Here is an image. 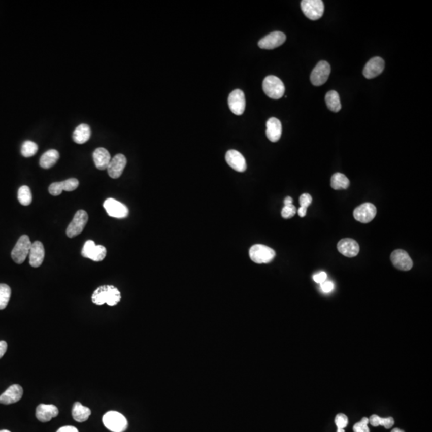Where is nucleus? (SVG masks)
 Masks as SVG:
<instances>
[{
  "label": "nucleus",
  "mask_w": 432,
  "mask_h": 432,
  "mask_svg": "<svg viewBox=\"0 0 432 432\" xmlns=\"http://www.w3.org/2000/svg\"><path fill=\"white\" fill-rule=\"evenodd\" d=\"M91 300L96 305L107 304L109 306H115L120 301L121 294L114 286H101L94 291Z\"/></svg>",
  "instance_id": "f257e3e1"
},
{
  "label": "nucleus",
  "mask_w": 432,
  "mask_h": 432,
  "mask_svg": "<svg viewBox=\"0 0 432 432\" xmlns=\"http://www.w3.org/2000/svg\"><path fill=\"white\" fill-rule=\"evenodd\" d=\"M262 90L269 98L279 99L285 93V87L277 76H268L262 82Z\"/></svg>",
  "instance_id": "f03ea898"
},
{
  "label": "nucleus",
  "mask_w": 432,
  "mask_h": 432,
  "mask_svg": "<svg viewBox=\"0 0 432 432\" xmlns=\"http://www.w3.org/2000/svg\"><path fill=\"white\" fill-rule=\"evenodd\" d=\"M103 423L108 430L112 432H123L127 428L128 423L124 415L117 412H107L103 417Z\"/></svg>",
  "instance_id": "7ed1b4c3"
},
{
  "label": "nucleus",
  "mask_w": 432,
  "mask_h": 432,
  "mask_svg": "<svg viewBox=\"0 0 432 432\" xmlns=\"http://www.w3.org/2000/svg\"><path fill=\"white\" fill-rule=\"evenodd\" d=\"M276 251L271 247L262 244H255L249 251L250 258L253 262L258 264L272 262L276 257Z\"/></svg>",
  "instance_id": "20e7f679"
},
{
  "label": "nucleus",
  "mask_w": 432,
  "mask_h": 432,
  "mask_svg": "<svg viewBox=\"0 0 432 432\" xmlns=\"http://www.w3.org/2000/svg\"><path fill=\"white\" fill-rule=\"evenodd\" d=\"M32 243L27 235L21 236L12 251V258L18 264L23 263L29 255Z\"/></svg>",
  "instance_id": "39448f33"
},
{
  "label": "nucleus",
  "mask_w": 432,
  "mask_h": 432,
  "mask_svg": "<svg viewBox=\"0 0 432 432\" xmlns=\"http://www.w3.org/2000/svg\"><path fill=\"white\" fill-rule=\"evenodd\" d=\"M87 221H88V215L87 212L83 210L78 211L70 224L68 225L66 230L67 236L69 238H74L81 234L87 225Z\"/></svg>",
  "instance_id": "423d86ee"
},
{
  "label": "nucleus",
  "mask_w": 432,
  "mask_h": 432,
  "mask_svg": "<svg viewBox=\"0 0 432 432\" xmlns=\"http://www.w3.org/2000/svg\"><path fill=\"white\" fill-rule=\"evenodd\" d=\"M301 8L306 17L312 20L320 19L324 12V4L321 0H303Z\"/></svg>",
  "instance_id": "0eeeda50"
},
{
  "label": "nucleus",
  "mask_w": 432,
  "mask_h": 432,
  "mask_svg": "<svg viewBox=\"0 0 432 432\" xmlns=\"http://www.w3.org/2000/svg\"><path fill=\"white\" fill-rule=\"evenodd\" d=\"M81 254L84 258L100 262L106 257L107 249L104 246L96 245L92 240H87L83 245Z\"/></svg>",
  "instance_id": "6e6552de"
},
{
  "label": "nucleus",
  "mask_w": 432,
  "mask_h": 432,
  "mask_svg": "<svg viewBox=\"0 0 432 432\" xmlns=\"http://www.w3.org/2000/svg\"><path fill=\"white\" fill-rule=\"evenodd\" d=\"M330 66L326 61H319L311 74V82L314 86L323 85L328 80Z\"/></svg>",
  "instance_id": "1a4fd4ad"
},
{
  "label": "nucleus",
  "mask_w": 432,
  "mask_h": 432,
  "mask_svg": "<svg viewBox=\"0 0 432 432\" xmlns=\"http://www.w3.org/2000/svg\"><path fill=\"white\" fill-rule=\"evenodd\" d=\"M104 208L111 217L124 219L128 216L129 210L127 207L115 198H109L105 200Z\"/></svg>",
  "instance_id": "9d476101"
},
{
  "label": "nucleus",
  "mask_w": 432,
  "mask_h": 432,
  "mask_svg": "<svg viewBox=\"0 0 432 432\" xmlns=\"http://www.w3.org/2000/svg\"><path fill=\"white\" fill-rule=\"evenodd\" d=\"M377 210L371 203H365L357 207L354 211V218L362 223H370L376 217Z\"/></svg>",
  "instance_id": "9b49d317"
},
{
  "label": "nucleus",
  "mask_w": 432,
  "mask_h": 432,
  "mask_svg": "<svg viewBox=\"0 0 432 432\" xmlns=\"http://www.w3.org/2000/svg\"><path fill=\"white\" fill-rule=\"evenodd\" d=\"M228 106L235 115H241L244 114L246 108V98L243 91L236 89L229 94Z\"/></svg>",
  "instance_id": "f8f14e48"
},
{
  "label": "nucleus",
  "mask_w": 432,
  "mask_h": 432,
  "mask_svg": "<svg viewBox=\"0 0 432 432\" xmlns=\"http://www.w3.org/2000/svg\"><path fill=\"white\" fill-rule=\"evenodd\" d=\"M391 260L394 268H396L398 270L407 272L411 270L413 267V262L411 257L408 252L404 250L398 249L393 251L391 255Z\"/></svg>",
  "instance_id": "ddd939ff"
},
{
  "label": "nucleus",
  "mask_w": 432,
  "mask_h": 432,
  "mask_svg": "<svg viewBox=\"0 0 432 432\" xmlns=\"http://www.w3.org/2000/svg\"><path fill=\"white\" fill-rule=\"evenodd\" d=\"M285 41L286 36L284 33L274 31L259 40L258 45L261 49L272 50L283 45Z\"/></svg>",
  "instance_id": "4468645a"
},
{
  "label": "nucleus",
  "mask_w": 432,
  "mask_h": 432,
  "mask_svg": "<svg viewBox=\"0 0 432 432\" xmlns=\"http://www.w3.org/2000/svg\"><path fill=\"white\" fill-rule=\"evenodd\" d=\"M384 67H385V62L382 58L374 57L365 65L362 75L368 80L373 79L379 76L383 72Z\"/></svg>",
  "instance_id": "2eb2a0df"
},
{
  "label": "nucleus",
  "mask_w": 432,
  "mask_h": 432,
  "mask_svg": "<svg viewBox=\"0 0 432 432\" xmlns=\"http://www.w3.org/2000/svg\"><path fill=\"white\" fill-rule=\"evenodd\" d=\"M227 164L235 171L238 172H244L247 170V162L245 158L240 152L236 150H230L225 156Z\"/></svg>",
  "instance_id": "dca6fc26"
},
{
  "label": "nucleus",
  "mask_w": 432,
  "mask_h": 432,
  "mask_svg": "<svg viewBox=\"0 0 432 432\" xmlns=\"http://www.w3.org/2000/svg\"><path fill=\"white\" fill-rule=\"evenodd\" d=\"M79 184H80V183H79V180L77 179L72 178V179L64 180V181L51 183L48 190H49L50 194L51 195L58 196L62 192V191H75L79 187Z\"/></svg>",
  "instance_id": "f3484780"
},
{
  "label": "nucleus",
  "mask_w": 432,
  "mask_h": 432,
  "mask_svg": "<svg viewBox=\"0 0 432 432\" xmlns=\"http://www.w3.org/2000/svg\"><path fill=\"white\" fill-rule=\"evenodd\" d=\"M126 165V158L122 154H118L111 159L107 170L108 175L112 179L120 177Z\"/></svg>",
  "instance_id": "a211bd4d"
},
{
  "label": "nucleus",
  "mask_w": 432,
  "mask_h": 432,
  "mask_svg": "<svg viewBox=\"0 0 432 432\" xmlns=\"http://www.w3.org/2000/svg\"><path fill=\"white\" fill-rule=\"evenodd\" d=\"M45 249L41 242L35 241L31 244L29 252V263L33 268H39L44 262Z\"/></svg>",
  "instance_id": "6ab92c4d"
},
{
  "label": "nucleus",
  "mask_w": 432,
  "mask_h": 432,
  "mask_svg": "<svg viewBox=\"0 0 432 432\" xmlns=\"http://www.w3.org/2000/svg\"><path fill=\"white\" fill-rule=\"evenodd\" d=\"M23 387L19 384H13L0 395V404L8 405L17 403L23 396Z\"/></svg>",
  "instance_id": "aec40b11"
},
{
  "label": "nucleus",
  "mask_w": 432,
  "mask_h": 432,
  "mask_svg": "<svg viewBox=\"0 0 432 432\" xmlns=\"http://www.w3.org/2000/svg\"><path fill=\"white\" fill-rule=\"evenodd\" d=\"M337 248L340 253L344 256L355 257L359 252V245L355 240L352 239H343L337 244Z\"/></svg>",
  "instance_id": "412c9836"
},
{
  "label": "nucleus",
  "mask_w": 432,
  "mask_h": 432,
  "mask_svg": "<svg viewBox=\"0 0 432 432\" xmlns=\"http://www.w3.org/2000/svg\"><path fill=\"white\" fill-rule=\"evenodd\" d=\"M36 415L40 422L46 423L59 415V409L52 404H40L36 408Z\"/></svg>",
  "instance_id": "4be33fe9"
},
{
  "label": "nucleus",
  "mask_w": 432,
  "mask_h": 432,
  "mask_svg": "<svg viewBox=\"0 0 432 432\" xmlns=\"http://www.w3.org/2000/svg\"><path fill=\"white\" fill-rule=\"evenodd\" d=\"M266 135L270 141L273 143L279 141L282 136L281 122L275 117L268 119L267 122Z\"/></svg>",
  "instance_id": "5701e85b"
},
{
  "label": "nucleus",
  "mask_w": 432,
  "mask_h": 432,
  "mask_svg": "<svg viewBox=\"0 0 432 432\" xmlns=\"http://www.w3.org/2000/svg\"><path fill=\"white\" fill-rule=\"evenodd\" d=\"M93 159H94L95 167L98 170L104 171L108 168L112 157L108 150L104 147H98L93 153Z\"/></svg>",
  "instance_id": "b1692460"
},
{
  "label": "nucleus",
  "mask_w": 432,
  "mask_h": 432,
  "mask_svg": "<svg viewBox=\"0 0 432 432\" xmlns=\"http://www.w3.org/2000/svg\"><path fill=\"white\" fill-rule=\"evenodd\" d=\"M91 130L87 124L79 125L73 132V140L78 144H83L87 143L91 138Z\"/></svg>",
  "instance_id": "393cba45"
},
{
  "label": "nucleus",
  "mask_w": 432,
  "mask_h": 432,
  "mask_svg": "<svg viewBox=\"0 0 432 432\" xmlns=\"http://www.w3.org/2000/svg\"><path fill=\"white\" fill-rule=\"evenodd\" d=\"M59 159V151L54 149L48 150L40 158V167L44 169H49L56 163Z\"/></svg>",
  "instance_id": "a878e982"
},
{
  "label": "nucleus",
  "mask_w": 432,
  "mask_h": 432,
  "mask_svg": "<svg viewBox=\"0 0 432 432\" xmlns=\"http://www.w3.org/2000/svg\"><path fill=\"white\" fill-rule=\"evenodd\" d=\"M91 410L87 407L82 405L80 403L76 402L74 404L72 409V417L79 423H83L88 419L91 415Z\"/></svg>",
  "instance_id": "bb28decb"
},
{
  "label": "nucleus",
  "mask_w": 432,
  "mask_h": 432,
  "mask_svg": "<svg viewBox=\"0 0 432 432\" xmlns=\"http://www.w3.org/2000/svg\"><path fill=\"white\" fill-rule=\"evenodd\" d=\"M326 106L333 112H338L341 110L340 95L336 91H330L326 93L325 96Z\"/></svg>",
  "instance_id": "cd10ccee"
},
{
  "label": "nucleus",
  "mask_w": 432,
  "mask_h": 432,
  "mask_svg": "<svg viewBox=\"0 0 432 432\" xmlns=\"http://www.w3.org/2000/svg\"><path fill=\"white\" fill-rule=\"evenodd\" d=\"M350 185V181L347 176L344 174L336 173L333 175L330 180V186L335 190H341V189L348 188Z\"/></svg>",
  "instance_id": "c85d7f7f"
},
{
  "label": "nucleus",
  "mask_w": 432,
  "mask_h": 432,
  "mask_svg": "<svg viewBox=\"0 0 432 432\" xmlns=\"http://www.w3.org/2000/svg\"><path fill=\"white\" fill-rule=\"evenodd\" d=\"M368 419H369V423L372 424V426H383L386 429L391 428L394 423V420L392 417L381 418L377 415H371V417Z\"/></svg>",
  "instance_id": "c756f323"
},
{
  "label": "nucleus",
  "mask_w": 432,
  "mask_h": 432,
  "mask_svg": "<svg viewBox=\"0 0 432 432\" xmlns=\"http://www.w3.org/2000/svg\"><path fill=\"white\" fill-rule=\"evenodd\" d=\"M18 200L23 206H28L32 202V194L30 187L22 186L18 191Z\"/></svg>",
  "instance_id": "7c9ffc66"
},
{
  "label": "nucleus",
  "mask_w": 432,
  "mask_h": 432,
  "mask_svg": "<svg viewBox=\"0 0 432 432\" xmlns=\"http://www.w3.org/2000/svg\"><path fill=\"white\" fill-rule=\"evenodd\" d=\"M11 294H12L11 287L4 283H0V310H4L7 308L11 298Z\"/></svg>",
  "instance_id": "2f4dec72"
},
{
  "label": "nucleus",
  "mask_w": 432,
  "mask_h": 432,
  "mask_svg": "<svg viewBox=\"0 0 432 432\" xmlns=\"http://www.w3.org/2000/svg\"><path fill=\"white\" fill-rule=\"evenodd\" d=\"M38 151V145L34 142L27 140L22 144L21 147V154L25 158H30L36 155Z\"/></svg>",
  "instance_id": "473e14b6"
},
{
  "label": "nucleus",
  "mask_w": 432,
  "mask_h": 432,
  "mask_svg": "<svg viewBox=\"0 0 432 432\" xmlns=\"http://www.w3.org/2000/svg\"><path fill=\"white\" fill-rule=\"evenodd\" d=\"M368 423H369V419L366 417L362 418L360 422L354 425L353 430L354 432H370L368 426Z\"/></svg>",
  "instance_id": "72a5a7b5"
},
{
  "label": "nucleus",
  "mask_w": 432,
  "mask_h": 432,
  "mask_svg": "<svg viewBox=\"0 0 432 432\" xmlns=\"http://www.w3.org/2000/svg\"><path fill=\"white\" fill-rule=\"evenodd\" d=\"M296 208L293 204L284 206L283 209H282V217L284 218V219H291V218H292L296 214Z\"/></svg>",
  "instance_id": "f704fd0d"
},
{
  "label": "nucleus",
  "mask_w": 432,
  "mask_h": 432,
  "mask_svg": "<svg viewBox=\"0 0 432 432\" xmlns=\"http://www.w3.org/2000/svg\"><path fill=\"white\" fill-rule=\"evenodd\" d=\"M335 422H336V425L338 428L344 429L348 424V419H347V415H344V414H338L336 415Z\"/></svg>",
  "instance_id": "c9c22d12"
},
{
  "label": "nucleus",
  "mask_w": 432,
  "mask_h": 432,
  "mask_svg": "<svg viewBox=\"0 0 432 432\" xmlns=\"http://www.w3.org/2000/svg\"><path fill=\"white\" fill-rule=\"evenodd\" d=\"M312 202V197L309 194H303L300 197V207L308 208Z\"/></svg>",
  "instance_id": "e433bc0d"
},
{
  "label": "nucleus",
  "mask_w": 432,
  "mask_h": 432,
  "mask_svg": "<svg viewBox=\"0 0 432 432\" xmlns=\"http://www.w3.org/2000/svg\"><path fill=\"white\" fill-rule=\"evenodd\" d=\"M321 290L323 291V292L324 293H330V291H333V289H334V283L331 281H326L323 282V283H321L320 284Z\"/></svg>",
  "instance_id": "4c0bfd02"
},
{
  "label": "nucleus",
  "mask_w": 432,
  "mask_h": 432,
  "mask_svg": "<svg viewBox=\"0 0 432 432\" xmlns=\"http://www.w3.org/2000/svg\"><path fill=\"white\" fill-rule=\"evenodd\" d=\"M326 279H327V275L324 272H319L318 274H315V276H313L314 281L315 283H319V284L326 281Z\"/></svg>",
  "instance_id": "58836bf2"
},
{
  "label": "nucleus",
  "mask_w": 432,
  "mask_h": 432,
  "mask_svg": "<svg viewBox=\"0 0 432 432\" xmlns=\"http://www.w3.org/2000/svg\"><path fill=\"white\" fill-rule=\"evenodd\" d=\"M57 432H79V430L75 426H65L59 428Z\"/></svg>",
  "instance_id": "ea45409f"
},
{
  "label": "nucleus",
  "mask_w": 432,
  "mask_h": 432,
  "mask_svg": "<svg viewBox=\"0 0 432 432\" xmlns=\"http://www.w3.org/2000/svg\"><path fill=\"white\" fill-rule=\"evenodd\" d=\"M8 349V344L5 341H0V359L4 356Z\"/></svg>",
  "instance_id": "a19ab883"
},
{
  "label": "nucleus",
  "mask_w": 432,
  "mask_h": 432,
  "mask_svg": "<svg viewBox=\"0 0 432 432\" xmlns=\"http://www.w3.org/2000/svg\"><path fill=\"white\" fill-rule=\"evenodd\" d=\"M307 209L308 208H302V207H300V209L298 210V214L300 215V217H304L307 214Z\"/></svg>",
  "instance_id": "79ce46f5"
},
{
  "label": "nucleus",
  "mask_w": 432,
  "mask_h": 432,
  "mask_svg": "<svg viewBox=\"0 0 432 432\" xmlns=\"http://www.w3.org/2000/svg\"><path fill=\"white\" fill-rule=\"evenodd\" d=\"M292 202L293 200L291 197H286L285 200H284V206H287V205H291V204H292Z\"/></svg>",
  "instance_id": "37998d69"
},
{
  "label": "nucleus",
  "mask_w": 432,
  "mask_h": 432,
  "mask_svg": "<svg viewBox=\"0 0 432 432\" xmlns=\"http://www.w3.org/2000/svg\"><path fill=\"white\" fill-rule=\"evenodd\" d=\"M391 432H404V430H400V428H394L391 430Z\"/></svg>",
  "instance_id": "c03bdc74"
},
{
  "label": "nucleus",
  "mask_w": 432,
  "mask_h": 432,
  "mask_svg": "<svg viewBox=\"0 0 432 432\" xmlns=\"http://www.w3.org/2000/svg\"><path fill=\"white\" fill-rule=\"evenodd\" d=\"M337 432H345V430H344V429L343 428H338Z\"/></svg>",
  "instance_id": "a18cd8bd"
},
{
  "label": "nucleus",
  "mask_w": 432,
  "mask_h": 432,
  "mask_svg": "<svg viewBox=\"0 0 432 432\" xmlns=\"http://www.w3.org/2000/svg\"><path fill=\"white\" fill-rule=\"evenodd\" d=\"M0 432H11V431H9V430H0Z\"/></svg>",
  "instance_id": "49530a36"
}]
</instances>
